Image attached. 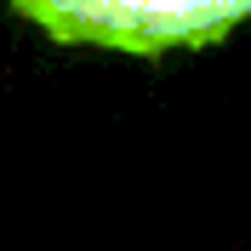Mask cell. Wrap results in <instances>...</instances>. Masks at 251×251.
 Listing matches in <instances>:
<instances>
[{
	"label": "cell",
	"instance_id": "6da1fadb",
	"mask_svg": "<svg viewBox=\"0 0 251 251\" xmlns=\"http://www.w3.org/2000/svg\"><path fill=\"white\" fill-rule=\"evenodd\" d=\"M57 46H103L160 57L177 46H217L251 17V0H12Z\"/></svg>",
	"mask_w": 251,
	"mask_h": 251
}]
</instances>
